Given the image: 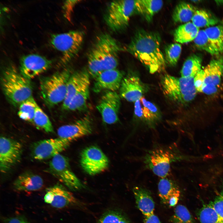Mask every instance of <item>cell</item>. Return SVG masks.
Listing matches in <instances>:
<instances>
[{
  "mask_svg": "<svg viewBox=\"0 0 223 223\" xmlns=\"http://www.w3.org/2000/svg\"><path fill=\"white\" fill-rule=\"evenodd\" d=\"M161 37L155 32L137 30L125 50L138 59L151 74L164 71L167 63L160 49Z\"/></svg>",
  "mask_w": 223,
  "mask_h": 223,
  "instance_id": "cell-1",
  "label": "cell"
},
{
  "mask_svg": "<svg viewBox=\"0 0 223 223\" xmlns=\"http://www.w3.org/2000/svg\"><path fill=\"white\" fill-rule=\"evenodd\" d=\"M123 49L117 40L107 33L98 35L87 55L88 72L94 78L101 72L116 68L119 54Z\"/></svg>",
  "mask_w": 223,
  "mask_h": 223,
  "instance_id": "cell-2",
  "label": "cell"
},
{
  "mask_svg": "<svg viewBox=\"0 0 223 223\" xmlns=\"http://www.w3.org/2000/svg\"><path fill=\"white\" fill-rule=\"evenodd\" d=\"M176 142L168 145L156 144L142 159L145 167L160 178L168 177L172 164L184 159Z\"/></svg>",
  "mask_w": 223,
  "mask_h": 223,
  "instance_id": "cell-3",
  "label": "cell"
},
{
  "mask_svg": "<svg viewBox=\"0 0 223 223\" xmlns=\"http://www.w3.org/2000/svg\"><path fill=\"white\" fill-rule=\"evenodd\" d=\"M1 84L6 97L14 106H19L32 96L33 86L30 80L13 66H8L4 70Z\"/></svg>",
  "mask_w": 223,
  "mask_h": 223,
  "instance_id": "cell-4",
  "label": "cell"
},
{
  "mask_svg": "<svg viewBox=\"0 0 223 223\" xmlns=\"http://www.w3.org/2000/svg\"><path fill=\"white\" fill-rule=\"evenodd\" d=\"M160 85L165 97L180 105L190 103L195 98L197 93L193 77H178L164 74L161 77Z\"/></svg>",
  "mask_w": 223,
  "mask_h": 223,
  "instance_id": "cell-5",
  "label": "cell"
},
{
  "mask_svg": "<svg viewBox=\"0 0 223 223\" xmlns=\"http://www.w3.org/2000/svg\"><path fill=\"white\" fill-rule=\"evenodd\" d=\"M71 74L70 69H65L41 80V92L48 106L53 107L63 102L66 95L68 81Z\"/></svg>",
  "mask_w": 223,
  "mask_h": 223,
  "instance_id": "cell-6",
  "label": "cell"
},
{
  "mask_svg": "<svg viewBox=\"0 0 223 223\" xmlns=\"http://www.w3.org/2000/svg\"><path fill=\"white\" fill-rule=\"evenodd\" d=\"M136 0H114L108 5L104 16L107 25L116 32L125 29L135 12Z\"/></svg>",
  "mask_w": 223,
  "mask_h": 223,
  "instance_id": "cell-7",
  "label": "cell"
},
{
  "mask_svg": "<svg viewBox=\"0 0 223 223\" xmlns=\"http://www.w3.org/2000/svg\"><path fill=\"white\" fill-rule=\"evenodd\" d=\"M84 33L80 30H72L66 33L52 34L50 42L52 47L62 55L61 63L66 64L78 53L83 43Z\"/></svg>",
  "mask_w": 223,
  "mask_h": 223,
  "instance_id": "cell-8",
  "label": "cell"
},
{
  "mask_svg": "<svg viewBox=\"0 0 223 223\" xmlns=\"http://www.w3.org/2000/svg\"><path fill=\"white\" fill-rule=\"evenodd\" d=\"M63 183L70 189L77 190L84 186L72 171L68 159L58 154L52 159L45 170Z\"/></svg>",
  "mask_w": 223,
  "mask_h": 223,
  "instance_id": "cell-9",
  "label": "cell"
},
{
  "mask_svg": "<svg viewBox=\"0 0 223 223\" xmlns=\"http://www.w3.org/2000/svg\"><path fill=\"white\" fill-rule=\"evenodd\" d=\"M71 142L59 137L36 142L31 146V156L34 159L39 160L52 159L66 149Z\"/></svg>",
  "mask_w": 223,
  "mask_h": 223,
  "instance_id": "cell-10",
  "label": "cell"
},
{
  "mask_svg": "<svg viewBox=\"0 0 223 223\" xmlns=\"http://www.w3.org/2000/svg\"><path fill=\"white\" fill-rule=\"evenodd\" d=\"M22 151L21 144L18 141L5 136L0 139V169L2 173L9 171L19 163Z\"/></svg>",
  "mask_w": 223,
  "mask_h": 223,
  "instance_id": "cell-11",
  "label": "cell"
},
{
  "mask_svg": "<svg viewBox=\"0 0 223 223\" xmlns=\"http://www.w3.org/2000/svg\"><path fill=\"white\" fill-rule=\"evenodd\" d=\"M109 160L97 147L91 146L84 149L81 155L80 163L83 170L91 175L98 174L108 167Z\"/></svg>",
  "mask_w": 223,
  "mask_h": 223,
  "instance_id": "cell-12",
  "label": "cell"
},
{
  "mask_svg": "<svg viewBox=\"0 0 223 223\" xmlns=\"http://www.w3.org/2000/svg\"><path fill=\"white\" fill-rule=\"evenodd\" d=\"M120 105V95L116 91H108L100 99L96 108L103 121L110 125L116 123L118 121Z\"/></svg>",
  "mask_w": 223,
  "mask_h": 223,
  "instance_id": "cell-13",
  "label": "cell"
},
{
  "mask_svg": "<svg viewBox=\"0 0 223 223\" xmlns=\"http://www.w3.org/2000/svg\"><path fill=\"white\" fill-rule=\"evenodd\" d=\"M52 61L46 58L36 54L22 56L20 60V72L26 78L30 80L49 69Z\"/></svg>",
  "mask_w": 223,
  "mask_h": 223,
  "instance_id": "cell-14",
  "label": "cell"
},
{
  "mask_svg": "<svg viewBox=\"0 0 223 223\" xmlns=\"http://www.w3.org/2000/svg\"><path fill=\"white\" fill-rule=\"evenodd\" d=\"M223 58L212 60L203 69L205 79L202 93L208 95L216 93L221 85L223 73Z\"/></svg>",
  "mask_w": 223,
  "mask_h": 223,
  "instance_id": "cell-15",
  "label": "cell"
},
{
  "mask_svg": "<svg viewBox=\"0 0 223 223\" xmlns=\"http://www.w3.org/2000/svg\"><path fill=\"white\" fill-rule=\"evenodd\" d=\"M92 131L91 119L86 116L72 124L60 126L58 129L57 133L59 137L72 142L91 133Z\"/></svg>",
  "mask_w": 223,
  "mask_h": 223,
  "instance_id": "cell-16",
  "label": "cell"
},
{
  "mask_svg": "<svg viewBox=\"0 0 223 223\" xmlns=\"http://www.w3.org/2000/svg\"><path fill=\"white\" fill-rule=\"evenodd\" d=\"M146 86L136 75L130 73L123 78L119 88L120 96L129 102H135L147 91Z\"/></svg>",
  "mask_w": 223,
  "mask_h": 223,
  "instance_id": "cell-17",
  "label": "cell"
},
{
  "mask_svg": "<svg viewBox=\"0 0 223 223\" xmlns=\"http://www.w3.org/2000/svg\"><path fill=\"white\" fill-rule=\"evenodd\" d=\"M44 199L46 203L57 208H63L77 203L72 193L59 184L48 188Z\"/></svg>",
  "mask_w": 223,
  "mask_h": 223,
  "instance_id": "cell-18",
  "label": "cell"
},
{
  "mask_svg": "<svg viewBox=\"0 0 223 223\" xmlns=\"http://www.w3.org/2000/svg\"><path fill=\"white\" fill-rule=\"evenodd\" d=\"M123 73L116 68L104 71L95 77L93 90L99 92L104 90L116 91L119 89Z\"/></svg>",
  "mask_w": 223,
  "mask_h": 223,
  "instance_id": "cell-19",
  "label": "cell"
},
{
  "mask_svg": "<svg viewBox=\"0 0 223 223\" xmlns=\"http://www.w3.org/2000/svg\"><path fill=\"white\" fill-rule=\"evenodd\" d=\"M90 85L88 72L82 70L72 74L68 81L66 97L62 103L63 109L67 110L70 101L75 95Z\"/></svg>",
  "mask_w": 223,
  "mask_h": 223,
  "instance_id": "cell-20",
  "label": "cell"
},
{
  "mask_svg": "<svg viewBox=\"0 0 223 223\" xmlns=\"http://www.w3.org/2000/svg\"><path fill=\"white\" fill-rule=\"evenodd\" d=\"M134 113L136 117L151 127L160 117L156 105L143 97L135 102Z\"/></svg>",
  "mask_w": 223,
  "mask_h": 223,
  "instance_id": "cell-21",
  "label": "cell"
},
{
  "mask_svg": "<svg viewBox=\"0 0 223 223\" xmlns=\"http://www.w3.org/2000/svg\"><path fill=\"white\" fill-rule=\"evenodd\" d=\"M43 185V180L40 176L26 172L17 177L13 182V187L19 191H33L39 190Z\"/></svg>",
  "mask_w": 223,
  "mask_h": 223,
  "instance_id": "cell-22",
  "label": "cell"
},
{
  "mask_svg": "<svg viewBox=\"0 0 223 223\" xmlns=\"http://www.w3.org/2000/svg\"><path fill=\"white\" fill-rule=\"evenodd\" d=\"M133 191L137 207L144 217L154 214L155 203L149 191L139 186L134 187Z\"/></svg>",
  "mask_w": 223,
  "mask_h": 223,
  "instance_id": "cell-23",
  "label": "cell"
},
{
  "mask_svg": "<svg viewBox=\"0 0 223 223\" xmlns=\"http://www.w3.org/2000/svg\"><path fill=\"white\" fill-rule=\"evenodd\" d=\"M159 197L162 202L168 205L172 199L179 198L181 191L178 186L174 181L168 177L160 178L158 185Z\"/></svg>",
  "mask_w": 223,
  "mask_h": 223,
  "instance_id": "cell-24",
  "label": "cell"
},
{
  "mask_svg": "<svg viewBox=\"0 0 223 223\" xmlns=\"http://www.w3.org/2000/svg\"><path fill=\"white\" fill-rule=\"evenodd\" d=\"M162 0H137L135 12L141 15L148 22H151L154 15L162 8Z\"/></svg>",
  "mask_w": 223,
  "mask_h": 223,
  "instance_id": "cell-25",
  "label": "cell"
},
{
  "mask_svg": "<svg viewBox=\"0 0 223 223\" xmlns=\"http://www.w3.org/2000/svg\"><path fill=\"white\" fill-rule=\"evenodd\" d=\"M199 31V28L192 22L186 23L175 29L173 34L174 40L182 44L189 42L195 39Z\"/></svg>",
  "mask_w": 223,
  "mask_h": 223,
  "instance_id": "cell-26",
  "label": "cell"
},
{
  "mask_svg": "<svg viewBox=\"0 0 223 223\" xmlns=\"http://www.w3.org/2000/svg\"><path fill=\"white\" fill-rule=\"evenodd\" d=\"M197 10L191 4L181 2L175 7L172 14V18L175 23H187L191 20Z\"/></svg>",
  "mask_w": 223,
  "mask_h": 223,
  "instance_id": "cell-27",
  "label": "cell"
},
{
  "mask_svg": "<svg viewBox=\"0 0 223 223\" xmlns=\"http://www.w3.org/2000/svg\"><path fill=\"white\" fill-rule=\"evenodd\" d=\"M202 59L198 55L193 54L185 61L181 71V77L194 78L202 69Z\"/></svg>",
  "mask_w": 223,
  "mask_h": 223,
  "instance_id": "cell-28",
  "label": "cell"
},
{
  "mask_svg": "<svg viewBox=\"0 0 223 223\" xmlns=\"http://www.w3.org/2000/svg\"><path fill=\"white\" fill-rule=\"evenodd\" d=\"M213 46L219 54L223 52V26H214L204 29Z\"/></svg>",
  "mask_w": 223,
  "mask_h": 223,
  "instance_id": "cell-29",
  "label": "cell"
},
{
  "mask_svg": "<svg viewBox=\"0 0 223 223\" xmlns=\"http://www.w3.org/2000/svg\"><path fill=\"white\" fill-rule=\"evenodd\" d=\"M192 22L198 28L214 26L218 21L213 15L204 10H197L192 20Z\"/></svg>",
  "mask_w": 223,
  "mask_h": 223,
  "instance_id": "cell-30",
  "label": "cell"
},
{
  "mask_svg": "<svg viewBox=\"0 0 223 223\" xmlns=\"http://www.w3.org/2000/svg\"><path fill=\"white\" fill-rule=\"evenodd\" d=\"M200 223H223V220L211 203L203 204L198 213Z\"/></svg>",
  "mask_w": 223,
  "mask_h": 223,
  "instance_id": "cell-31",
  "label": "cell"
},
{
  "mask_svg": "<svg viewBox=\"0 0 223 223\" xmlns=\"http://www.w3.org/2000/svg\"><path fill=\"white\" fill-rule=\"evenodd\" d=\"M37 105L32 96L30 98L19 106L18 112L19 116L24 120L33 123Z\"/></svg>",
  "mask_w": 223,
  "mask_h": 223,
  "instance_id": "cell-32",
  "label": "cell"
},
{
  "mask_svg": "<svg viewBox=\"0 0 223 223\" xmlns=\"http://www.w3.org/2000/svg\"><path fill=\"white\" fill-rule=\"evenodd\" d=\"M89 86L78 92L70 101L67 110L75 111L84 109L86 106L89 97Z\"/></svg>",
  "mask_w": 223,
  "mask_h": 223,
  "instance_id": "cell-33",
  "label": "cell"
},
{
  "mask_svg": "<svg viewBox=\"0 0 223 223\" xmlns=\"http://www.w3.org/2000/svg\"><path fill=\"white\" fill-rule=\"evenodd\" d=\"M33 123L38 128L48 133H53L54 129L47 116L38 105L37 107Z\"/></svg>",
  "mask_w": 223,
  "mask_h": 223,
  "instance_id": "cell-34",
  "label": "cell"
},
{
  "mask_svg": "<svg viewBox=\"0 0 223 223\" xmlns=\"http://www.w3.org/2000/svg\"><path fill=\"white\" fill-rule=\"evenodd\" d=\"M97 223H131L126 216L121 211L109 210L105 212Z\"/></svg>",
  "mask_w": 223,
  "mask_h": 223,
  "instance_id": "cell-35",
  "label": "cell"
},
{
  "mask_svg": "<svg viewBox=\"0 0 223 223\" xmlns=\"http://www.w3.org/2000/svg\"><path fill=\"white\" fill-rule=\"evenodd\" d=\"M181 51V45L178 43L169 44L165 48L164 57L167 64L175 66L178 60Z\"/></svg>",
  "mask_w": 223,
  "mask_h": 223,
  "instance_id": "cell-36",
  "label": "cell"
},
{
  "mask_svg": "<svg viewBox=\"0 0 223 223\" xmlns=\"http://www.w3.org/2000/svg\"><path fill=\"white\" fill-rule=\"evenodd\" d=\"M194 41L195 45L199 48L211 55L219 54L212 44L204 30L199 31Z\"/></svg>",
  "mask_w": 223,
  "mask_h": 223,
  "instance_id": "cell-37",
  "label": "cell"
},
{
  "mask_svg": "<svg viewBox=\"0 0 223 223\" xmlns=\"http://www.w3.org/2000/svg\"><path fill=\"white\" fill-rule=\"evenodd\" d=\"M174 216L180 223H195L192 216L186 207L179 204L175 208Z\"/></svg>",
  "mask_w": 223,
  "mask_h": 223,
  "instance_id": "cell-38",
  "label": "cell"
},
{
  "mask_svg": "<svg viewBox=\"0 0 223 223\" xmlns=\"http://www.w3.org/2000/svg\"><path fill=\"white\" fill-rule=\"evenodd\" d=\"M210 203L223 220V189L220 193Z\"/></svg>",
  "mask_w": 223,
  "mask_h": 223,
  "instance_id": "cell-39",
  "label": "cell"
},
{
  "mask_svg": "<svg viewBox=\"0 0 223 223\" xmlns=\"http://www.w3.org/2000/svg\"><path fill=\"white\" fill-rule=\"evenodd\" d=\"M80 1L77 0H67L64 2L63 7V15L69 21L71 20V16L74 7Z\"/></svg>",
  "mask_w": 223,
  "mask_h": 223,
  "instance_id": "cell-40",
  "label": "cell"
},
{
  "mask_svg": "<svg viewBox=\"0 0 223 223\" xmlns=\"http://www.w3.org/2000/svg\"><path fill=\"white\" fill-rule=\"evenodd\" d=\"M204 79L205 73L203 69H202L194 77V85L197 92L202 93Z\"/></svg>",
  "mask_w": 223,
  "mask_h": 223,
  "instance_id": "cell-41",
  "label": "cell"
},
{
  "mask_svg": "<svg viewBox=\"0 0 223 223\" xmlns=\"http://www.w3.org/2000/svg\"><path fill=\"white\" fill-rule=\"evenodd\" d=\"M3 220L4 223H28L24 217L20 216L5 217Z\"/></svg>",
  "mask_w": 223,
  "mask_h": 223,
  "instance_id": "cell-42",
  "label": "cell"
},
{
  "mask_svg": "<svg viewBox=\"0 0 223 223\" xmlns=\"http://www.w3.org/2000/svg\"><path fill=\"white\" fill-rule=\"evenodd\" d=\"M144 223H161L159 218L154 213L149 216L144 217Z\"/></svg>",
  "mask_w": 223,
  "mask_h": 223,
  "instance_id": "cell-43",
  "label": "cell"
},
{
  "mask_svg": "<svg viewBox=\"0 0 223 223\" xmlns=\"http://www.w3.org/2000/svg\"><path fill=\"white\" fill-rule=\"evenodd\" d=\"M169 222L170 223H180L173 215L170 218Z\"/></svg>",
  "mask_w": 223,
  "mask_h": 223,
  "instance_id": "cell-44",
  "label": "cell"
},
{
  "mask_svg": "<svg viewBox=\"0 0 223 223\" xmlns=\"http://www.w3.org/2000/svg\"><path fill=\"white\" fill-rule=\"evenodd\" d=\"M222 70H223V68H222Z\"/></svg>",
  "mask_w": 223,
  "mask_h": 223,
  "instance_id": "cell-45",
  "label": "cell"
}]
</instances>
